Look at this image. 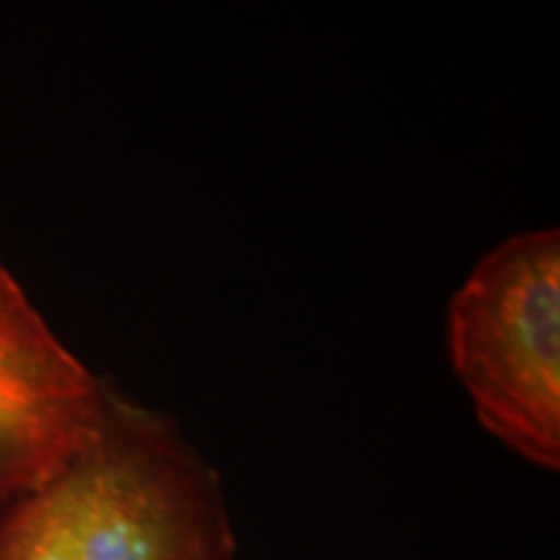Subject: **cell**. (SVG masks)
Returning <instances> with one entry per match:
<instances>
[{
  "mask_svg": "<svg viewBox=\"0 0 560 560\" xmlns=\"http://www.w3.org/2000/svg\"><path fill=\"white\" fill-rule=\"evenodd\" d=\"M0 560H236V535L215 467L107 384L86 450L0 509Z\"/></svg>",
  "mask_w": 560,
  "mask_h": 560,
  "instance_id": "cell-1",
  "label": "cell"
},
{
  "mask_svg": "<svg viewBox=\"0 0 560 560\" xmlns=\"http://www.w3.org/2000/svg\"><path fill=\"white\" fill-rule=\"evenodd\" d=\"M454 371L482 425L545 470L560 465V234L524 231L450 301Z\"/></svg>",
  "mask_w": 560,
  "mask_h": 560,
  "instance_id": "cell-2",
  "label": "cell"
},
{
  "mask_svg": "<svg viewBox=\"0 0 560 560\" xmlns=\"http://www.w3.org/2000/svg\"><path fill=\"white\" fill-rule=\"evenodd\" d=\"M96 380L0 260V509L55 478L102 425Z\"/></svg>",
  "mask_w": 560,
  "mask_h": 560,
  "instance_id": "cell-3",
  "label": "cell"
}]
</instances>
